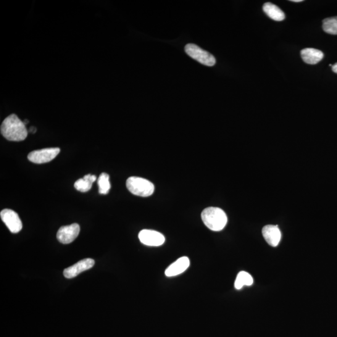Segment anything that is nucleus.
<instances>
[{
    "mask_svg": "<svg viewBox=\"0 0 337 337\" xmlns=\"http://www.w3.org/2000/svg\"><path fill=\"white\" fill-rule=\"evenodd\" d=\"M201 218L207 228L215 232L222 231L228 223L227 215L218 207L205 208L202 212Z\"/></svg>",
    "mask_w": 337,
    "mask_h": 337,
    "instance_id": "nucleus-2",
    "label": "nucleus"
},
{
    "mask_svg": "<svg viewBox=\"0 0 337 337\" xmlns=\"http://www.w3.org/2000/svg\"><path fill=\"white\" fill-rule=\"evenodd\" d=\"M2 220L12 233H18L22 230L23 224L19 215L11 209H4L0 213Z\"/></svg>",
    "mask_w": 337,
    "mask_h": 337,
    "instance_id": "nucleus-6",
    "label": "nucleus"
},
{
    "mask_svg": "<svg viewBox=\"0 0 337 337\" xmlns=\"http://www.w3.org/2000/svg\"><path fill=\"white\" fill-rule=\"evenodd\" d=\"M97 184H98L99 194L104 195L108 194L110 189L109 176L106 173H102L97 180Z\"/></svg>",
    "mask_w": 337,
    "mask_h": 337,
    "instance_id": "nucleus-15",
    "label": "nucleus"
},
{
    "mask_svg": "<svg viewBox=\"0 0 337 337\" xmlns=\"http://www.w3.org/2000/svg\"><path fill=\"white\" fill-rule=\"evenodd\" d=\"M126 187L129 191L136 196L149 197L154 193V184L146 179L130 177L126 181Z\"/></svg>",
    "mask_w": 337,
    "mask_h": 337,
    "instance_id": "nucleus-3",
    "label": "nucleus"
},
{
    "mask_svg": "<svg viewBox=\"0 0 337 337\" xmlns=\"http://www.w3.org/2000/svg\"><path fill=\"white\" fill-rule=\"evenodd\" d=\"M59 147H51L41 150H36L28 154V159L35 164H43L51 161L60 153Z\"/></svg>",
    "mask_w": 337,
    "mask_h": 337,
    "instance_id": "nucleus-5",
    "label": "nucleus"
},
{
    "mask_svg": "<svg viewBox=\"0 0 337 337\" xmlns=\"http://www.w3.org/2000/svg\"><path fill=\"white\" fill-rule=\"evenodd\" d=\"M185 51L192 59L207 67H213L216 63V60L212 54L196 44L191 43L187 44L185 46Z\"/></svg>",
    "mask_w": 337,
    "mask_h": 337,
    "instance_id": "nucleus-4",
    "label": "nucleus"
},
{
    "mask_svg": "<svg viewBox=\"0 0 337 337\" xmlns=\"http://www.w3.org/2000/svg\"><path fill=\"white\" fill-rule=\"evenodd\" d=\"M1 133L10 141H22L28 136V130L23 121L13 114L5 118L1 126Z\"/></svg>",
    "mask_w": 337,
    "mask_h": 337,
    "instance_id": "nucleus-1",
    "label": "nucleus"
},
{
    "mask_svg": "<svg viewBox=\"0 0 337 337\" xmlns=\"http://www.w3.org/2000/svg\"><path fill=\"white\" fill-rule=\"evenodd\" d=\"M93 183L90 180H84V178L80 179L75 183V188L76 190L81 192V193H86L92 188Z\"/></svg>",
    "mask_w": 337,
    "mask_h": 337,
    "instance_id": "nucleus-17",
    "label": "nucleus"
},
{
    "mask_svg": "<svg viewBox=\"0 0 337 337\" xmlns=\"http://www.w3.org/2000/svg\"><path fill=\"white\" fill-rule=\"evenodd\" d=\"M263 10L265 14L273 20L282 22L285 20L286 16L283 10L272 3H265L263 6Z\"/></svg>",
    "mask_w": 337,
    "mask_h": 337,
    "instance_id": "nucleus-13",
    "label": "nucleus"
},
{
    "mask_svg": "<svg viewBox=\"0 0 337 337\" xmlns=\"http://www.w3.org/2000/svg\"><path fill=\"white\" fill-rule=\"evenodd\" d=\"M94 260L92 259H85L80 260L75 265L66 268L63 274L66 278H72L76 277L84 271L90 269L94 265Z\"/></svg>",
    "mask_w": 337,
    "mask_h": 337,
    "instance_id": "nucleus-9",
    "label": "nucleus"
},
{
    "mask_svg": "<svg viewBox=\"0 0 337 337\" xmlns=\"http://www.w3.org/2000/svg\"><path fill=\"white\" fill-rule=\"evenodd\" d=\"M301 54L303 61L309 65L317 64L324 57L322 51L314 48L302 49Z\"/></svg>",
    "mask_w": 337,
    "mask_h": 337,
    "instance_id": "nucleus-12",
    "label": "nucleus"
},
{
    "mask_svg": "<svg viewBox=\"0 0 337 337\" xmlns=\"http://www.w3.org/2000/svg\"><path fill=\"white\" fill-rule=\"evenodd\" d=\"M291 2H293L295 3H300V2H302L303 0H292Z\"/></svg>",
    "mask_w": 337,
    "mask_h": 337,
    "instance_id": "nucleus-20",
    "label": "nucleus"
},
{
    "mask_svg": "<svg viewBox=\"0 0 337 337\" xmlns=\"http://www.w3.org/2000/svg\"><path fill=\"white\" fill-rule=\"evenodd\" d=\"M266 242L272 247H277L280 241L281 233L277 226L267 225L262 229Z\"/></svg>",
    "mask_w": 337,
    "mask_h": 337,
    "instance_id": "nucleus-11",
    "label": "nucleus"
},
{
    "mask_svg": "<svg viewBox=\"0 0 337 337\" xmlns=\"http://www.w3.org/2000/svg\"><path fill=\"white\" fill-rule=\"evenodd\" d=\"M80 227L78 223L63 226L57 233V239L61 243L68 244L75 240L80 234Z\"/></svg>",
    "mask_w": 337,
    "mask_h": 337,
    "instance_id": "nucleus-8",
    "label": "nucleus"
},
{
    "mask_svg": "<svg viewBox=\"0 0 337 337\" xmlns=\"http://www.w3.org/2000/svg\"><path fill=\"white\" fill-rule=\"evenodd\" d=\"M190 265V260L187 257H182L168 266L165 271V275L168 277H175L185 272Z\"/></svg>",
    "mask_w": 337,
    "mask_h": 337,
    "instance_id": "nucleus-10",
    "label": "nucleus"
},
{
    "mask_svg": "<svg viewBox=\"0 0 337 337\" xmlns=\"http://www.w3.org/2000/svg\"><path fill=\"white\" fill-rule=\"evenodd\" d=\"M322 27L325 33L337 35V17L326 18L323 21Z\"/></svg>",
    "mask_w": 337,
    "mask_h": 337,
    "instance_id": "nucleus-16",
    "label": "nucleus"
},
{
    "mask_svg": "<svg viewBox=\"0 0 337 337\" xmlns=\"http://www.w3.org/2000/svg\"><path fill=\"white\" fill-rule=\"evenodd\" d=\"M332 71L334 73L337 74V63L335 65L332 66Z\"/></svg>",
    "mask_w": 337,
    "mask_h": 337,
    "instance_id": "nucleus-18",
    "label": "nucleus"
},
{
    "mask_svg": "<svg viewBox=\"0 0 337 337\" xmlns=\"http://www.w3.org/2000/svg\"><path fill=\"white\" fill-rule=\"evenodd\" d=\"M30 131L31 133H35L36 131V129L34 127H31L30 129Z\"/></svg>",
    "mask_w": 337,
    "mask_h": 337,
    "instance_id": "nucleus-19",
    "label": "nucleus"
},
{
    "mask_svg": "<svg viewBox=\"0 0 337 337\" xmlns=\"http://www.w3.org/2000/svg\"><path fill=\"white\" fill-rule=\"evenodd\" d=\"M254 280L249 273L242 271L238 273L235 281V288L239 290L243 288L244 286H252Z\"/></svg>",
    "mask_w": 337,
    "mask_h": 337,
    "instance_id": "nucleus-14",
    "label": "nucleus"
},
{
    "mask_svg": "<svg viewBox=\"0 0 337 337\" xmlns=\"http://www.w3.org/2000/svg\"><path fill=\"white\" fill-rule=\"evenodd\" d=\"M139 239L142 244L148 246H162L165 242L164 236L159 232L144 229L139 234Z\"/></svg>",
    "mask_w": 337,
    "mask_h": 337,
    "instance_id": "nucleus-7",
    "label": "nucleus"
}]
</instances>
